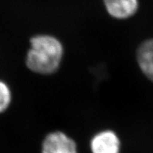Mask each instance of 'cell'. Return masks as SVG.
I'll use <instances>...</instances> for the list:
<instances>
[{"label": "cell", "instance_id": "2", "mask_svg": "<svg viewBox=\"0 0 153 153\" xmlns=\"http://www.w3.org/2000/svg\"><path fill=\"white\" fill-rule=\"evenodd\" d=\"M42 153H77V146L73 139L61 131L51 133L44 139Z\"/></svg>", "mask_w": 153, "mask_h": 153}, {"label": "cell", "instance_id": "4", "mask_svg": "<svg viewBox=\"0 0 153 153\" xmlns=\"http://www.w3.org/2000/svg\"><path fill=\"white\" fill-rule=\"evenodd\" d=\"M105 7L111 16L118 19L129 18L136 13L137 0H103Z\"/></svg>", "mask_w": 153, "mask_h": 153}, {"label": "cell", "instance_id": "5", "mask_svg": "<svg viewBox=\"0 0 153 153\" xmlns=\"http://www.w3.org/2000/svg\"><path fill=\"white\" fill-rule=\"evenodd\" d=\"M137 61L143 74L153 82V39L147 40L140 45Z\"/></svg>", "mask_w": 153, "mask_h": 153}, {"label": "cell", "instance_id": "6", "mask_svg": "<svg viewBox=\"0 0 153 153\" xmlns=\"http://www.w3.org/2000/svg\"><path fill=\"white\" fill-rule=\"evenodd\" d=\"M11 101V92L7 84L0 80V113L7 110Z\"/></svg>", "mask_w": 153, "mask_h": 153}, {"label": "cell", "instance_id": "1", "mask_svg": "<svg viewBox=\"0 0 153 153\" xmlns=\"http://www.w3.org/2000/svg\"><path fill=\"white\" fill-rule=\"evenodd\" d=\"M30 48L26 65L30 71L40 74H52L60 68L64 48L58 38L48 34H38L30 38Z\"/></svg>", "mask_w": 153, "mask_h": 153}, {"label": "cell", "instance_id": "3", "mask_svg": "<svg viewBox=\"0 0 153 153\" xmlns=\"http://www.w3.org/2000/svg\"><path fill=\"white\" fill-rule=\"evenodd\" d=\"M91 153H120V140L111 130H104L93 136L90 142Z\"/></svg>", "mask_w": 153, "mask_h": 153}]
</instances>
